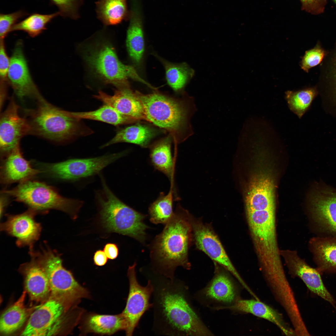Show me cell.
Masks as SVG:
<instances>
[{"mask_svg": "<svg viewBox=\"0 0 336 336\" xmlns=\"http://www.w3.org/2000/svg\"><path fill=\"white\" fill-rule=\"evenodd\" d=\"M333 0L334 1V2H335V3H336V0Z\"/></svg>", "mask_w": 336, "mask_h": 336, "instance_id": "cell-47", "label": "cell"}, {"mask_svg": "<svg viewBox=\"0 0 336 336\" xmlns=\"http://www.w3.org/2000/svg\"><path fill=\"white\" fill-rule=\"evenodd\" d=\"M7 82H0V110L3 106L7 97Z\"/></svg>", "mask_w": 336, "mask_h": 336, "instance_id": "cell-45", "label": "cell"}, {"mask_svg": "<svg viewBox=\"0 0 336 336\" xmlns=\"http://www.w3.org/2000/svg\"><path fill=\"white\" fill-rule=\"evenodd\" d=\"M150 158L154 168L165 175L172 183L174 164L169 139H164L154 145L151 149Z\"/></svg>", "mask_w": 336, "mask_h": 336, "instance_id": "cell-31", "label": "cell"}, {"mask_svg": "<svg viewBox=\"0 0 336 336\" xmlns=\"http://www.w3.org/2000/svg\"><path fill=\"white\" fill-rule=\"evenodd\" d=\"M59 15L58 12L49 14L33 13L14 25L10 32L21 30L26 32L31 37H36L46 30L47 25Z\"/></svg>", "mask_w": 336, "mask_h": 336, "instance_id": "cell-35", "label": "cell"}, {"mask_svg": "<svg viewBox=\"0 0 336 336\" xmlns=\"http://www.w3.org/2000/svg\"><path fill=\"white\" fill-rule=\"evenodd\" d=\"M173 191L172 188L166 194L161 193L149 208L151 222L155 224H166L172 217Z\"/></svg>", "mask_w": 336, "mask_h": 336, "instance_id": "cell-36", "label": "cell"}, {"mask_svg": "<svg viewBox=\"0 0 336 336\" xmlns=\"http://www.w3.org/2000/svg\"><path fill=\"white\" fill-rule=\"evenodd\" d=\"M3 194V193H2ZM5 194L4 195V194H2V196H1L0 198V214L1 216L2 214L3 213V210L4 208L5 207L6 205L7 204V199L5 197Z\"/></svg>", "mask_w": 336, "mask_h": 336, "instance_id": "cell-46", "label": "cell"}, {"mask_svg": "<svg viewBox=\"0 0 336 336\" xmlns=\"http://www.w3.org/2000/svg\"><path fill=\"white\" fill-rule=\"evenodd\" d=\"M154 134L149 127L140 124L120 129L111 140L101 147V148L119 142H127L146 147Z\"/></svg>", "mask_w": 336, "mask_h": 336, "instance_id": "cell-29", "label": "cell"}, {"mask_svg": "<svg viewBox=\"0 0 336 336\" xmlns=\"http://www.w3.org/2000/svg\"><path fill=\"white\" fill-rule=\"evenodd\" d=\"M37 102L35 109L25 110L30 134L62 143L92 133L81 119L71 116L68 111L53 105L44 98Z\"/></svg>", "mask_w": 336, "mask_h": 336, "instance_id": "cell-4", "label": "cell"}, {"mask_svg": "<svg viewBox=\"0 0 336 336\" xmlns=\"http://www.w3.org/2000/svg\"><path fill=\"white\" fill-rule=\"evenodd\" d=\"M156 56L164 67L168 85L175 91L182 90L193 76L194 70L185 63H173Z\"/></svg>", "mask_w": 336, "mask_h": 336, "instance_id": "cell-33", "label": "cell"}, {"mask_svg": "<svg viewBox=\"0 0 336 336\" xmlns=\"http://www.w3.org/2000/svg\"><path fill=\"white\" fill-rule=\"evenodd\" d=\"M135 92L143 106L145 119L167 131L177 143L192 134L190 119L196 110L193 97L180 100L157 92Z\"/></svg>", "mask_w": 336, "mask_h": 336, "instance_id": "cell-3", "label": "cell"}, {"mask_svg": "<svg viewBox=\"0 0 336 336\" xmlns=\"http://www.w3.org/2000/svg\"><path fill=\"white\" fill-rule=\"evenodd\" d=\"M94 97L135 121L145 119L142 104L135 92H133L129 87L117 88L113 95L99 91Z\"/></svg>", "mask_w": 336, "mask_h": 336, "instance_id": "cell-19", "label": "cell"}, {"mask_svg": "<svg viewBox=\"0 0 336 336\" xmlns=\"http://www.w3.org/2000/svg\"><path fill=\"white\" fill-rule=\"evenodd\" d=\"M325 55L324 50L318 44L313 49L306 51L301 58V68L307 72L311 68L319 64Z\"/></svg>", "mask_w": 336, "mask_h": 336, "instance_id": "cell-38", "label": "cell"}, {"mask_svg": "<svg viewBox=\"0 0 336 336\" xmlns=\"http://www.w3.org/2000/svg\"><path fill=\"white\" fill-rule=\"evenodd\" d=\"M193 236L196 247L230 272L247 291L250 288L232 264L218 236L209 225L191 217Z\"/></svg>", "mask_w": 336, "mask_h": 336, "instance_id": "cell-11", "label": "cell"}, {"mask_svg": "<svg viewBox=\"0 0 336 336\" xmlns=\"http://www.w3.org/2000/svg\"><path fill=\"white\" fill-rule=\"evenodd\" d=\"M96 4L97 17L105 25H116L129 17L127 0H99Z\"/></svg>", "mask_w": 336, "mask_h": 336, "instance_id": "cell-26", "label": "cell"}, {"mask_svg": "<svg viewBox=\"0 0 336 336\" xmlns=\"http://www.w3.org/2000/svg\"><path fill=\"white\" fill-rule=\"evenodd\" d=\"M30 254L41 266L47 277L50 292L55 298L66 305H71L88 296V292L75 279L72 273L64 268L60 257L49 249Z\"/></svg>", "mask_w": 336, "mask_h": 336, "instance_id": "cell-7", "label": "cell"}, {"mask_svg": "<svg viewBox=\"0 0 336 336\" xmlns=\"http://www.w3.org/2000/svg\"><path fill=\"white\" fill-rule=\"evenodd\" d=\"M310 245L320 269L336 272V238H314Z\"/></svg>", "mask_w": 336, "mask_h": 336, "instance_id": "cell-25", "label": "cell"}, {"mask_svg": "<svg viewBox=\"0 0 336 336\" xmlns=\"http://www.w3.org/2000/svg\"><path fill=\"white\" fill-rule=\"evenodd\" d=\"M86 326L89 332L111 335L127 328L126 320L122 313L116 315L93 314L87 319Z\"/></svg>", "mask_w": 336, "mask_h": 336, "instance_id": "cell-27", "label": "cell"}, {"mask_svg": "<svg viewBox=\"0 0 336 336\" xmlns=\"http://www.w3.org/2000/svg\"><path fill=\"white\" fill-rule=\"evenodd\" d=\"M86 58L92 69L105 83L117 88L129 87L128 80L129 78L154 88L138 75L134 67L121 62L114 49L109 44L100 46L90 53Z\"/></svg>", "mask_w": 336, "mask_h": 336, "instance_id": "cell-9", "label": "cell"}, {"mask_svg": "<svg viewBox=\"0 0 336 336\" xmlns=\"http://www.w3.org/2000/svg\"><path fill=\"white\" fill-rule=\"evenodd\" d=\"M71 116L80 119H87L99 121L114 126L131 123L134 120L119 112L111 106L105 104L98 109L84 112L68 111Z\"/></svg>", "mask_w": 336, "mask_h": 336, "instance_id": "cell-32", "label": "cell"}, {"mask_svg": "<svg viewBox=\"0 0 336 336\" xmlns=\"http://www.w3.org/2000/svg\"><path fill=\"white\" fill-rule=\"evenodd\" d=\"M7 77L8 83L20 100L27 97L37 101L44 98L32 78L20 40L15 45L10 58Z\"/></svg>", "mask_w": 336, "mask_h": 336, "instance_id": "cell-13", "label": "cell"}, {"mask_svg": "<svg viewBox=\"0 0 336 336\" xmlns=\"http://www.w3.org/2000/svg\"><path fill=\"white\" fill-rule=\"evenodd\" d=\"M246 210L275 209L274 186L271 176L260 172L252 177L245 198Z\"/></svg>", "mask_w": 336, "mask_h": 336, "instance_id": "cell-18", "label": "cell"}, {"mask_svg": "<svg viewBox=\"0 0 336 336\" xmlns=\"http://www.w3.org/2000/svg\"><path fill=\"white\" fill-rule=\"evenodd\" d=\"M159 296V304L163 317L172 331L186 335H213L180 291L163 288Z\"/></svg>", "mask_w": 336, "mask_h": 336, "instance_id": "cell-8", "label": "cell"}, {"mask_svg": "<svg viewBox=\"0 0 336 336\" xmlns=\"http://www.w3.org/2000/svg\"><path fill=\"white\" fill-rule=\"evenodd\" d=\"M19 107L12 97L0 117V151L3 157L20 145L21 139L30 134V128L25 118L20 116Z\"/></svg>", "mask_w": 336, "mask_h": 336, "instance_id": "cell-14", "label": "cell"}, {"mask_svg": "<svg viewBox=\"0 0 336 336\" xmlns=\"http://www.w3.org/2000/svg\"><path fill=\"white\" fill-rule=\"evenodd\" d=\"M0 167V182L9 184L30 180L41 172L33 168L30 162L24 158L20 145L3 157Z\"/></svg>", "mask_w": 336, "mask_h": 336, "instance_id": "cell-20", "label": "cell"}, {"mask_svg": "<svg viewBox=\"0 0 336 336\" xmlns=\"http://www.w3.org/2000/svg\"><path fill=\"white\" fill-rule=\"evenodd\" d=\"M317 94L315 88L310 87L296 91H287L285 92V98L289 109L301 119Z\"/></svg>", "mask_w": 336, "mask_h": 336, "instance_id": "cell-34", "label": "cell"}, {"mask_svg": "<svg viewBox=\"0 0 336 336\" xmlns=\"http://www.w3.org/2000/svg\"><path fill=\"white\" fill-rule=\"evenodd\" d=\"M231 280L225 273L218 271L203 291L204 295L211 299L226 303L234 300L236 292Z\"/></svg>", "mask_w": 336, "mask_h": 336, "instance_id": "cell-28", "label": "cell"}, {"mask_svg": "<svg viewBox=\"0 0 336 336\" xmlns=\"http://www.w3.org/2000/svg\"><path fill=\"white\" fill-rule=\"evenodd\" d=\"M26 294V292H24L18 300L2 314L0 320V331L2 334H12L24 324L27 317L24 306Z\"/></svg>", "mask_w": 336, "mask_h": 336, "instance_id": "cell-30", "label": "cell"}, {"mask_svg": "<svg viewBox=\"0 0 336 336\" xmlns=\"http://www.w3.org/2000/svg\"><path fill=\"white\" fill-rule=\"evenodd\" d=\"M191 217L186 211L177 206L150 246L152 261L171 278L177 267L189 269L190 267L188 255L193 236Z\"/></svg>", "mask_w": 336, "mask_h": 336, "instance_id": "cell-2", "label": "cell"}, {"mask_svg": "<svg viewBox=\"0 0 336 336\" xmlns=\"http://www.w3.org/2000/svg\"><path fill=\"white\" fill-rule=\"evenodd\" d=\"M215 308L218 310L227 309L252 314L274 324L286 336L296 335L293 329L286 322L281 314L259 300L239 299L231 305Z\"/></svg>", "mask_w": 336, "mask_h": 336, "instance_id": "cell-21", "label": "cell"}, {"mask_svg": "<svg viewBox=\"0 0 336 336\" xmlns=\"http://www.w3.org/2000/svg\"><path fill=\"white\" fill-rule=\"evenodd\" d=\"M108 258L104 250H99L94 253L93 261L94 264L98 266H102L107 262Z\"/></svg>", "mask_w": 336, "mask_h": 336, "instance_id": "cell-44", "label": "cell"}, {"mask_svg": "<svg viewBox=\"0 0 336 336\" xmlns=\"http://www.w3.org/2000/svg\"><path fill=\"white\" fill-rule=\"evenodd\" d=\"M327 0H301L303 8L314 14H319L324 11Z\"/></svg>", "mask_w": 336, "mask_h": 336, "instance_id": "cell-42", "label": "cell"}, {"mask_svg": "<svg viewBox=\"0 0 336 336\" xmlns=\"http://www.w3.org/2000/svg\"><path fill=\"white\" fill-rule=\"evenodd\" d=\"M2 193L12 197L34 211H44L57 209L75 217L83 202L80 200L65 197L52 186L40 181L29 180Z\"/></svg>", "mask_w": 336, "mask_h": 336, "instance_id": "cell-6", "label": "cell"}, {"mask_svg": "<svg viewBox=\"0 0 336 336\" xmlns=\"http://www.w3.org/2000/svg\"><path fill=\"white\" fill-rule=\"evenodd\" d=\"M125 154L121 152L86 158L72 159L42 164V172L65 181L74 182L100 173L107 166Z\"/></svg>", "mask_w": 336, "mask_h": 336, "instance_id": "cell-10", "label": "cell"}, {"mask_svg": "<svg viewBox=\"0 0 336 336\" xmlns=\"http://www.w3.org/2000/svg\"><path fill=\"white\" fill-rule=\"evenodd\" d=\"M310 210L317 222L336 233V192L324 190L316 192L311 198Z\"/></svg>", "mask_w": 336, "mask_h": 336, "instance_id": "cell-23", "label": "cell"}, {"mask_svg": "<svg viewBox=\"0 0 336 336\" xmlns=\"http://www.w3.org/2000/svg\"><path fill=\"white\" fill-rule=\"evenodd\" d=\"M101 189L95 193V199L100 209L102 223L107 231L127 235L144 243L146 238L144 223L146 216L120 200L108 186L101 174Z\"/></svg>", "mask_w": 336, "mask_h": 336, "instance_id": "cell-5", "label": "cell"}, {"mask_svg": "<svg viewBox=\"0 0 336 336\" xmlns=\"http://www.w3.org/2000/svg\"><path fill=\"white\" fill-rule=\"evenodd\" d=\"M25 10H21L12 13L0 14V37L4 39L12 27L20 19L28 15Z\"/></svg>", "mask_w": 336, "mask_h": 336, "instance_id": "cell-39", "label": "cell"}, {"mask_svg": "<svg viewBox=\"0 0 336 336\" xmlns=\"http://www.w3.org/2000/svg\"><path fill=\"white\" fill-rule=\"evenodd\" d=\"M50 3L58 8L60 15L76 20L80 17L79 9L82 0H49Z\"/></svg>", "mask_w": 336, "mask_h": 336, "instance_id": "cell-37", "label": "cell"}, {"mask_svg": "<svg viewBox=\"0 0 336 336\" xmlns=\"http://www.w3.org/2000/svg\"><path fill=\"white\" fill-rule=\"evenodd\" d=\"M324 74L325 79L333 86L336 92V44Z\"/></svg>", "mask_w": 336, "mask_h": 336, "instance_id": "cell-41", "label": "cell"}, {"mask_svg": "<svg viewBox=\"0 0 336 336\" xmlns=\"http://www.w3.org/2000/svg\"><path fill=\"white\" fill-rule=\"evenodd\" d=\"M65 305L56 298L47 301L30 315L21 335L45 336L55 333L60 326Z\"/></svg>", "mask_w": 336, "mask_h": 336, "instance_id": "cell-15", "label": "cell"}, {"mask_svg": "<svg viewBox=\"0 0 336 336\" xmlns=\"http://www.w3.org/2000/svg\"><path fill=\"white\" fill-rule=\"evenodd\" d=\"M103 249L108 259H114L117 257L119 250L117 246L115 244L107 243L104 246Z\"/></svg>", "mask_w": 336, "mask_h": 336, "instance_id": "cell-43", "label": "cell"}, {"mask_svg": "<svg viewBox=\"0 0 336 336\" xmlns=\"http://www.w3.org/2000/svg\"><path fill=\"white\" fill-rule=\"evenodd\" d=\"M130 2L126 45L132 60L139 66L142 63L145 50L142 11L139 0H131Z\"/></svg>", "mask_w": 336, "mask_h": 336, "instance_id": "cell-22", "label": "cell"}, {"mask_svg": "<svg viewBox=\"0 0 336 336\" xmlns=\"http://www.w3.org/2000/svg\"><path fill=\"white\" fill-rule=\"evenodd\" d=\"M10 64L5 49L4 39L0 42V82H7V74Z\"/></svg>", "mask_w": 336, "mask_h": 336, "instance_id": "cell-40", "label": "cell"}, {"mask_svg": "<svg viewBox=\"0 0 336 336\" xmlns=\"http://www.w3.org/2000/svg\"><path fill=\"white\" fill-rule=\"evenodd\" d=\"M136 262L129 267L128 276L129 291L125 307L122 312L127 324V336L132 335L142 316L150 307L149 299L153 287L150 281L145 287L141 286L137 279Z\"/></svg>", "mask_w": 336, "mask_h": 336, "instance_id": "cell-12", "label": "cell"}, {"mask_svg": "<svg viewBox=\"0 0 336 336\" xmlns=\"http://www.w3.org/2000/svg\"><path fill=\"white\" fill-rule=\"evenodd\" d=\"M30 209L22 214L9 215L6 221L1 224V229L15 237L19 246L32 247L40 236L41 226L34 218L35 211Z\"/></svg>", "mask_w": 336, "mask_h": 336, "instance_id": "cell-17", "label": "cell"}, {"mask_svg": "<svg viewBox=\"0 0 336 336\" xmlns=\"http://www.w3.org/2000/svg\"><path fill=\"white\" fill-rule=\"evenodd\" d=\"M290 273L298 277L312 292L328 301L333 305L335 302L323 284L317 270L309 266L298 255L296 251L289 250L280 251Z\"/></svg>", "mask_w": 336, "mask_h": 336, "instance_id": "cell-16", "label": "cell"}, {"mask_svg": "<svg viewBox=\"0 0 336 336\" xmlns=\"http://www.w3.org/2000/svg\"><path fill=\"white\" fill-rule=\"evenodd\" d=\"M24 266L25 287L30 298L40 300L46 298L50 292L47 275L41 266L33 259Z\"/></svg>", "mask_w": 336, "mask_h": 336, "instance_id": "cell-24", "label": "cell"}, {"mask_svg": "<svg viewBox=\"0 0 336 336\" xmlns=\"http://www.w3.org/2000/svg\"><path fill=\"white\" fill-rule=\"evenodd\" d=\"M261 270L270 290H285L290 285L280 257L276 239L275 209L246 211Z\"/></svg>", "mask_w": 336, "mask_h": 336, "instance_id": "cell-1", "label": "cell"}]
</instances>
